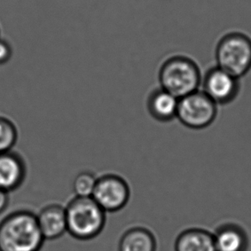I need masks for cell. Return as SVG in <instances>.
Returning a JSON list of instances; mask_svg holds the SVG:
<instances>
[{"instance_id": "5", "label": "cell", "mask_w": 251, "mask_h": 251, "mask_svg": "<svg viewBox=\"0 0 251 251\" xmlns=\"http://www.w3.org/2000/svg\"><path fill=\"white\" fill-rule=\"evenodd\" d=\"M217 112V105L199 89L179 99L176 119L189 129H202L214 123Z\"/></svg>"}, {"instance_id": "16", "label": "cell", "mask_w": 251, "mask_h": 251, "mask_svg": "<svg viewBox=\"0 0 251 251\" xmlns=\"http://www.w3.org/2000/svg\"><path fill=\"white\" fill-rule=\"evenodd\" d=\"M13 55V50L10 43L5 40L0 39V65H6Z\"/></svg>"}, {"instance_id": "9", "label": "cell", "mask_w": 251, "mask_h": 251, "mask_svg": "<svg viewBox=\"0 0 251 251\" xmlns=\"http://www.w3.org/2000/svg\"><path fill=\"white\" fill-rule=\"evenodd\" d=\"M179 99L159 87L150 93L147 108L152 118L159 122H170L176 119Z\"/></svg>"}, {"instance_id": "4", "label": "cell", "mask_w": 251, "mask_h": 251, "mask_svg": "<svg viewBox=\"0 0 251 251\" xmlns=\"http://www.w3.org/2000/svg\"><path fill=\"white\" fill-rule=\"evenodd\" d=\"M218 67L237 78L251 69V39L241 33H231L219 41L215 51Z\"/></svg>"}, {"instance_id": "15", "label": "cell", "mask_w": 251, "mask_h": 251, "mask_svg": "<svg viewBox=\"0 0 251 251\" xmlns=\"http://www.w3.org/2000/svg\"><path fill=\"white\" fill-rule=\"evenodd\" d=\"M97 178L95 174L90 172L79 173L73 181V190L77 197H92L94 193Z\"/></svg>"}, {"instance_id": "10", "label": "cell", "mask_w": 251, "mask_h": 251, "mask_svg": "<svg viewBox=\"0 0 251 251\" xmlns=\"http://www.w3.org/2000/svg\"><path fill=\"white\" fill-rule=\"evenodd\" d=\"M36 217L45 240L56 239L67 231L65 207L57 204L49 205L44 207Z\"/></svg>"}, {"instance_id": "11", "label": "cell", "mask_w": 251, "mask_h": 251, "mask_svg": "<svg viewBox=\"0 0 251 251\" xmlns=\"http://www.w3.org/2000/svg\"><path fill=\"white\" fill-rule=\"evenodd\" d=\"M217 251H247L250 246L248 234L237 224H226L214 235Z\"/></svg>"}, {"instance_id": "17", "label": "cell", "mask_w": 251, "mask_h": 251, "mask_svg": "<svg viewBox=\"0 0 251 251\" xmlns=\"http://www.w3.org/2000/svg\"><path fill=\"white\" fill-rule=\"evenodd\" d=\"M9 203V193L0 190V214L5 210Z\"/></svg>"}, {"instance_id": "6", "label": "cell", "mask_w": 251, "mask_h": 251, "mask_svg": "<svg viewBox=\"0 0 251 251\" xmlns=\"http://www.w3.org/2000/svg\"><path fill=\"white\" fill-rule=\"evenodd\" d=\"M130 197L127 181L114 173H107L97 178L92 198L105 212H116L126 206Z\"/></svg>"}, {"instance_id": "13", "label": "cell", "mask_w": 251, "mask_h": 251, "mask_svg": "<svg viewBox=\"0 0 251 251\" xmlns=\"http://www.w3.org/2000/svg\"><path fill=\"white\" fill-rule=\"evenodd\" d=\"M153 235L143 228H134L123 236L119 251H155Z\"/></svg>"}, {"instance_id": "3", "label": "cell", "mask_w": 251, "mask_h": 251, "mask_svg": "<svg viewBox=\"0 0 251 251\" xmlns=\"http://www.w3.org/2000/svg\"><path fill=\"white\" fill-rule=\"evenodd\" d=\"M67 231L78 239H91L102 231L105 211L92 197H75L65 207Z\"/></svg>"}, {"instance_id": "14", "label": "cell", "mask_w": 251, "mask_h": 251, "mask_svg": "<svg viewBox=\"0 0 251 251\" xmlns=\"http://www.w3.org/2000/svg\"><path fill=\"white\" fill-rule=\"evenodd\" d=\"M17 139L18 129L15 123L6 117L0 116V153L12 151Z\"/></svg>"}, {"instance_id": "12", "label": "cell", "mask_w": 251, "mask_h": 251, "mask_svg": "<svg viewBox=\"0 0 251 251\" xmlns=\"http://www.w3.org/2000/svg\"><path fill=\"white\" fill-rule=\"evenodd\" d=\"M176 251H217L214 235L199 229L188 230L179 235L175 245Z\"/></svg>"}, {"instance_id": "1", "label": "cell", "mask_w": 251, "mask_h": 251, "mask_svg": "<svg viewBox=\"0 0 251 251\" xmlns=\"http://www.w3.org/2000/svg\"><path fill=\"white\" fill-rule=\"evenodd\" d=\"M45 238L35 214L14 212L0 222V251H40Z\"/></svg>"}, {"instance_id": "2", "label": "cell", "mask_w": 251, "mask_h": 251, "mask_svg": "<svg viewBox=\"0 0 251 251\" xmlns=\"http://www.w3.org/2000/svg\"><path fill=\"white\" fill-rule=\"evenodd\" d=\"M158 78L160 88L180 99L199 90L202 76L192 58L174 55L160 65Z\"/></svg>"}, {"instance_id": "7", "label": "cell", "mask_w": 251, "mask_h": 251, "mask_svg": "<svg viewBox=\"0 0 251 251\" xmlns=\"http://www.w3.org/2000/svg\"><path fill=\"white\" fill-rule=\"evenodd\" d=\"M203 92L216 105H226L233 101L240 89L239 79L224 70L214 66L209 69L201 80Z\"/></svg>"}, {"instance_id": "8", "label": "cell", "mask_w": 251, "mask_h": 251, "mask_svg": "<svg viewBox=\"0 0 251 251\" xmlns=\"http://www.w3.org/2000/svg\"><path fill=\"white\" fill-rule=\"evenodd\" d=\"M27 166L23 157L13 151L0 153V190L10 193L24 183Z\"/></svg>"}]
</instances>
